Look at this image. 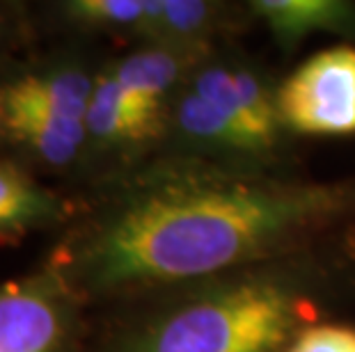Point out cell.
<instances>
[{"mask_svg":"<svg viewBox=\"0 0 355 352\" xmlns=\"http://www.w3.org/2000/svg\"><path fill=\"white\" fill-rule=\"evenodd\" d=\"M204 55L138 44L103 64L87 112L85 165H105L115 176L161 151L172 103Z\"/></svg>","mask_w":355,"mask_h":352,"instance_id":"obj_3","label":"cell"},{"mask_svg":"<svg viewBox=\"0 0 355 352\" xmlns=\"http://www.w3.org/2000/svg\"><path fill=\"white\" fill-rule=\"evenodd\" d=\"M355 288L353 231L161 290L108 329L101 352H286Z\"/></svg>","mask_w":355,"mask_h":352,"instance_id":"obj_2","label":"cell"},{"mask_svg":"<svg viewBox=\"0 0 355 352\" xmlns=\"http://www.w3.org/2000/svg\"><path fill=\"white\" fill-rule=\"evenodd\" d=\"M64 21L83 33H99L145 44L152 30L156 0H69L58 5Z\"/></svg>","mask_w":355,"mask_h":352,"instance_id":"obj_10","label":"cell"},{"mask_svg":"<svg viewBox=\"0 0 355 352\" xmlns=\"http://www.w3.org/2000/svg\"><path fill=\"white\" fill-rule=\"evenodd\" d=\"M248 10L286 53L312 35H335L344 44H355V3L351 0H252Z\"/></svg>","mask_w":355,"mask_h":352,"instance_id":"obj_8","label":"cell"},{"mask_svg":"<svg viewBox=\"0 0 355 352\" xmlns=\"http://www.w3.org/2000/svg\"><path fill=\"white\" fill-rule=\"evenodd\" d=\"M80 297L44 266L0 284V352H87Z\"/></svg>","mask_w":355,"mask_h":352,"instance_id":"obj_6","label":"cell"},{"mask_svg":"<svg viewBox=\"0 0 355 352\" xmlns=\"http://www.w3.org/2000/svg\"><path fill=\"white\" fill-rule=\"evenodd\" d=\"M286 352H355V325L335 320L307 325Z\"/></svg>","mask_w":355,"mask_h":352,"instance_id":"obj_11","label":"cell"},{"mask_svg":"<svg viewBox=\"0 0 355 352\" xmlns=\"http://www.w3.org/2000/svg\"><path fill=\"white\" fill-rule=\"evenodd\" d=\"M277 103L293 138L355 136V44L309 55L279 80Z\"/></svg>","mask_w":355,"mask_h":352,"instance_id":"obj_7","label":"cell"},{"mask_svg":"<svg viewBox=\"0 0 355 352\" xmlns=\"http://www.w3.org/2000/svg\"><path fill=\"white\" fill-rule=\"evenodd\" d=\"M186 87L227 117L257 147L263 160L275 167H289L293 136L279 115V82L266 66L230 41L195 64Z\"/></svg>","mask_w":355,"mask_h":352,"instance_id":"obj_5","label":"cell"},{"mask_svg":"<svg viewBox=\"0 0 355 352\" xmlns=\"http://www.w3.org/2000/svg\"><path fill=\"white\" fill-rule=\"evenodd\" d=\"M7 138V129H5V112H3V101H0V140Z\"/></svg>","mask_w":355,"mask_h":352,"instance_id":"obj_12","label":"cell"},{"mask_svg":"<svg viewBox=\"0 0 355 352\" xmlns=\"http://www.w3.org/2000/svg\"><path fill=\"white\" fill-rule=\"evenodd\" d=\"M96 71L80 55L62 53L3 82L7 138L51 172L85 165Z\"/></svg>","mask_w":355,"mask_h":352,"instance_id":"obj_4","label":"cell"},{"mask_svg":"<svg viewBox=\"0 0 355 352\" xmlns=\"http://www.w3.org/2000/svg\"><path fill=\"white\" fill-rule=\"evenodd\" d=\"M69 201L44 188L10 160H0V245L69 220Z\"/></svg>","mask_w":355,"mask_h":352,"instance_id":"obj_9","label":"cell"},{"mask_svg":"<svg viewBox=\"0 0 355 352\" xmlns=\"http://www.w3.org/2000/svg\"><path fill=\"white\" fill-rule=\"evenodd\" d=\"M355 229V174L158 154L108 178L49 257L83 304L126 302Z\"/></svg>","mask_w":355,"mask_h":352,"instance_id":"obj_1","label":"cell"}]
</instances>
